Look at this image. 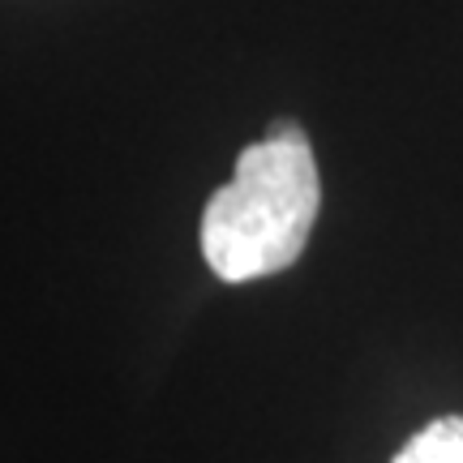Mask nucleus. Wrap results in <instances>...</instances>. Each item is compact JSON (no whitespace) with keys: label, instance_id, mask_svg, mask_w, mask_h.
Instances as JSON below:
<instances>
[{"label":"nucleus","instance_id":"nucleus-2","mask_svg":"<svg viewBox=\"0 0 463 463\" xmlns=\"http://www.w3.org/2000/svg\"><path fill=\"white\" fill-rule=\"evenodd\" d=\"M395 463H463V416H438L412 433Z\"/></svg>","mask_w":463,"mask_h":463},{"label":"nucleus","instance_id":"nucleus-1","mask_svg":"<svg viewBox=\"0 0 463 463\" xmlns=\"http://www.w3.org/2000/svg\"><path fill=\"white\" fill-rule=\"evenodd\" d=\"M322 211L314 146L297 120H275L241 150L236 172L202 211V258L223 283H253L297 262Z\"/></svg>","mask_w":463,"mask_h":463}]
</instances>
